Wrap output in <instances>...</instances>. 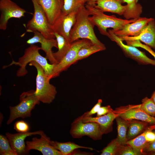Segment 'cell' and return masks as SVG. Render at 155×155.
<instances>
[{"instance_id": "3957f363", "label": "cell", "mask_w": 155, "mask_h": 155, "mask_svg": "<svg viewBox=\"0 0 155 155\" xmlns=\"http://www.w3.org/2000/svg\"><path fill=\"white\" fill-rule=\"evenodd\" d=\"M90 15L89 19L92 24L96 26L100 33L108 37L107 31L108 28H112L114 31L122 28L125 25L135 21L137 19H123L117 18L115 16L105 14L100 9L94 7L86 4L85 6Z\"/></svg>"}, {"instance_id": "7a4b0ae2", "label": "cell", "mask_w": 155, "mask_h": 155, "mask_svg": "<svg viewBox=\"0 0 155 155\" xmlns=\"http://www.w3.org/2000/svg\"><path fill=\"white\" fill-rule=\"evenodd\" d=\"M40 50H41V47L31 44L25 50L24 55L20 58L18 62L13 61L8 65L3 66V68L5 69L13 65H18L20 68L17 72L16 75L18 77L23 76L28 73L26 69L28 64L32 61H35L42 67L45 74L51 80L56 64H49L46 57L39 53V51Z\"/></svg>"}, {"instance_id": "277c9868", "label": "cell", "mask_w": 155, "mask_h": 155, "mask_svg": "<svg viewBox=\"0 0 155 155\" xmlns=\"http://www.w3.org/2000/svg\"><path fill=\"white\" fill-rule=\"evenodd\" d=\"M29 65L34 66L37 70L36 95L40 102L50 104L55 99L57 94L56 87L50 83V79L45 74L42 67L37 62L32 61L29 63Z\"/></svg>"}, {"instance_id": "d6a6232c", "label": "cell", "mask_w": 155, "mask_h": 155, "mask_svg": "<svg viewBox=\"0 0 155 155\" xmlns=\"http://www.w3.org/2000/svg\"><path fill=\"white\" fill-rule=\"evenodd\" d=\"M13 129L18 132H26L29 131L30 127L26 122L20 120L15 123Z\"/></svg>"}, {"instance_id": "4316f807", "label": "cell", "mask_w": 155, "mask_h": 155, "mask_svg": "<svg viewBox=\"0 0 155 155\" xmlns=\"http://www.w3.org/2000/svg\"><path fill=\"white\" fill-rule=\"evenodd\" d=\"M103 50H104L102 48L92 43L84 46L79 51L74 62V63L95 53Z\"/></svg>"}, {"instance_id": "d590c367", "label": "cell", "mask_w": 155, "mask_h": 155, "mask_svg": "<svg viewBox=\"0 0 155 155\" xmlns=\"http://www.w3.org/2000/svg\"><path fill=\"white\" fill-rule=\"evenodd\" d=\"M102 100L101 99L98 100L97 103L89 111H87L84 114L85 116L90 117L92 115L96 113L101 107Z\"/></svg>"}, {"instance_id": "74e56055", "label": "cell", "mask_w": 155, "mask_h": 155, "mask_svg": "<svg viewBox=\"0 0 155 155\" xmlns=\"http://www.w3.org/2000/svg\"><path fill=\"white\" fill-rule=\"evenodd\" d=\"M144 149L148 152H155V140L148 143Z\"/></svg>"}, {"instance_id": "ac0fdd59", "label": "cell", "mask_w": 155, "mask_h": 155, "mask_svg": "<svg viewBox=\"0 0 155 155\" xmlns=\"http://www.w3.org/2000/svg\"><path fill=\"white\" fill-rule=\"evenodd\" d=\"M119 38L122 41L139 40L155 50V21L154 19L148 23L138 36H125Z\"/></svg>"}, {"instance_id": "1f68e13d", "label": "cell", "mask_w": 155, "mask_h": 155, "mask_svg": "<svg viewBox=\"0 0 155 155\" xmlns=\"http://www.w3.org/2000/svg\"><path fill=\"white\" fill-rule=\"evenodd\" d=\"M127 45L135 47H140L146 50L150 53L155 59V52L148 46L142 43L139 40H126Z\"/></svg>"}, {"instance_id": "f546056e", "label": "cell", "mask_w": 155, "mask_h": 155, "mask_svg": "<svg viewBox=\"0 0 155 155\" xmlns=\"http://www.w3.org/2000/svg\"><path fill=\"white\" fill-rule=\"evenodd\" d=\"M0 154L17 155L13 150L6 136L2 134L0 135Z\"/></svg>"}, {"instance_id": "8fae6325", "label": "cell", "mask_w": 155, "mask_h": 155, "mask_svg": "<svg viewBox=\"0 0 155 155\" xmlns=\"http://www.w3.org/2000/svg\"><path fill=\"white\" fill-rule=\"evenodd\" d=\"M140 104L129 105L117 108L115 110L119 116L126 120L137 119L148 124H155V117L150 116L141 110Z\"/></svg>"}, {"instance_id": "4fadbf2b", "label": "cell", "mask_w": 155, "mask_h": 155, "mask_svg": "<svg viewBox=\"0 0 155 155\" xmlns=\"http://www.w3.org/2000/svg\"><path fill=\"white\" fill-rule=\"evenodd\" d=\"M76 13L77 11L65 15L62 12L52 25L54 32L63 36L70 43V32L75 22Z\"/></svg>"}, {"instance_id": "52a82bcc", "label": "cell", "mask_w": 155, "mask_h": 155, "mask_svg": "<svg viewBox=\"0 0 155 155\" xmlns=\"http://www.w3.org/2000/svg\"><path fill=\"white\" fill-rule=\"evenodd\" d=\"M83 115L75 119L71 125L70 133L73 138L87 136L94 140L101 139L103 135L99 125L95 122L84 123Z\"/></svg>"}, {"instance_id": "4dcf8cb0", "label": "cell", "mask_w": 155, "mask_h": 155, "mask_svg": "<svg viewBox=\"0 0 155 155\" xmlns=\"http://www.w3.org/2000/svg\"><path fill=\"white\" fill-rule=\"evenodd\" d=\"M140 108L149 115L155 117V103L151 98L146 97L143 98Z\"/></svg>"}, {"instance_id": "7c38bea8", "label": "cell", "mask_w": 155, "mask_h": 155, "mask_svg": "<svg viewBox=\"0 0 155 155\" xmlns=\"http://www.w3.org/2000/svg\"><path fill=\"white\" fill-rule=\"evenodd\" d=\"M40 137H33L31 141L26 142V150L29 153L31 150H35L40 152L43 155H62L51 144V140L44 133L40 135Z\"/></svg>"}, {"instance_id": "ab89813d", "label": "cell", "mask_w": 155, "mask_h": 155, "mask_svg": "<svg viewBox=\"0 0 155 155\" xmlns=\"http://www.w3.org/2000/svg\"><path fill=\"white\" fill-rule=\"evenodd\" d=\"M96 0H89L87 2V4L95 7L96 5Z\"/></svg>"}, {"instance_id": "484cf974", "label": "cell", "mask_w": 155, "mask_h": 155, "mask_svg": "<svg viewBox=\"0 0 155 155\" xmlns=\"http://www.w3.org/2000/svg\"><path fill=\"white\" fill-rule=\"evenodd\" d=\"M148 143L146 139L144 131L136 137L128 140L126 144L131 146L137 154L139 155L142 153Z\"/></svg>"}, {"instance_id": "5b68a950", "label": "cell", "mask_w": 155, "mask_h": 155, "mask_svg": "<svg viewBox=\"0 0 155 155\" xmlns=\"http://www.w3.org/2000/svg\"><path fill=\"white\" fill-rule=\"evenodd\" d=\"M19 103L14 106H9L10 115L7 124L9 125L18 118L29 117L36 105L40 102L35 94V90H31L23 92L20 96Z\"/></svg>"}, {"instance_id": "9a60e30c", "label": "cell", "mask_w": 155, "mask_h": 155, "mask_svg": "<svg viewBox=\"0 0 155 155\" xmlns=\"http://www.w3.org/2000/svg\"><path fill=\"white\" fill-rule=\"evenodd\" d=\"M33 36L28 40L26 41L28 44H33L35 43H39L41 44V50L45 53L46 57L51 64H57V62L54 58L52 51L53 47L58 49L57 42L56 39H47L45 38L39 32L35 31Z\"/></svg>"}, {"instance_id": "d6986e66", "label": "cell", "mask_w": 155, "mask_h": 155, "mask_svg": "<svg viewBox=\"0 0 155 155\" xmlns=\"http://www.w3.org/2000/svg\"><path fill=\"white\" fill-rule=\"evenodd\" d=\"M83 115L84 122H95L98 123L103 134L108 133L112 131L114 120L118 116L115 110H113L107 114L99 117H92L85 116Z\"/></svg>"}, {"instance_id": "7402d4cb", "label": "cell", "mask_w": 155, "mask_h": 155, "mask_svg": "<svg viewBox=\"0 0 155 155\" xmlns=\"http://www.w3.org/2000/svg\"><path fill=\"white\" fill-rule=\"evenodd\" d=\"M51 144L62 154V155H70L74 150L79 148H84L93 150L92 148L79 145L71 142H59L51 140Z\"/></svg>"}, {"instance_id": "d4e9b609", "label": "cell", "mask_w": 155, "mask_h": 155, "mask_svg": "<svg viewBox=\"0 0 155 155\" xmlns=\"http://www.w3.org/2000/svg\"><path fill=\"white\" fill-rule=\"evenodd\" d=\"M148 123L145 122L130 120L127 137L128 141L137 136L145 129Z\"/></svg>"}, {"instance_id": "44dd1931", "label": "cell", "mask_w": 155, "mask_h": 155, "mask_svg": "<svg viewBox=\"0 0 155 155\" xmlns=\"http://www.w3.org/2000/svg\"><path fill=\"white\" fill-rule=\"evenodd\" d=\"M138 0H123L127 3V8L123 15L127 20L137 19L142 12V6L137 3Z\"/></svg>"}, {"instance_id": "5bb4252c", "label": "cell", "mask_w": 155, "mask_h": 155, "mask_svg": "<svg viewBox=\"0 0 155 155\" xmlns=\"http://www.w3.org/2000/svg\"><path fill=\"white\" fill-rule=\"evenodd\" d=\"M44 133L43 131H38L34 132H18L12 134L9 132L5 133L11 146L17 155H25L29 153L27 151L25 142L26 137L33 135H41Z\"/></svg>"}, {"instance_id": "f35d334b", "label": "cell", "mask_w": 155, "mask_h": 155, "mask_svg": "<svg viewBox=\"0 0 155 155\" xmlns=\"http://www.w3.org/2000/svg\"><path fill=\"white\" fill-rule=\"evenodd\" d=\"M94 154L90 152H82L80 150H78L76 149L74 150L72 152L71 154L70 155H93Z\"/></svg>"}, {"instance_id": "8992f818", "label": "cell", "mask_w": 155, "mask_h": 155, "mask_svg": "<svg viewBox=\"0 0 155 155\" xmlns=\"http://www.w3.org/2000/svg\"><path fill=\"white\" fill-rule=\"evenodd\" d=\"M34 8V13L32 18L27 23V31H38L46 38L55 39V36L52 25L49 22L45 14L37 0H32Z\"/></svg>"}, {"instance_id": "e575fe53", "label": "cell", "mask_w": 155, "mask_h": 155, "mask_svg": "<svg viewBox=\"0 0 155 155\" xmlns=\"http://www.w3.org/2000/svg\"><path fill=\"white\" fill-rule=\"evenodd\" d=\"M155 126H152L144 131L146 139L148 143L152 142L155 140V132L152 131L153 129H155Z\"/></svg>"}, {"instance_id": "836d02e7", "label": "cell", "mask_w": 155, "mask_h": 155, "mask_svg": "<svg viewBox=\"0 0 155 155\" xmlns=\"http://www.w3.org/2000/svg\"><path fill=\"white\" fill-rule=\"evenodd\" d=\"M117 155H136L137 154L131 146L126 144L122 145Z\"/></svg>"}, {"instance_id": "83f0119b", "label": "cell", "mask_w": 155, "mask_h": 155, "mask_svg": "<svg viewBox=\"0 0 155 155\" xmlns=\"http://www.w3.org/2000/svg\"><path fill=\"white\" fill-rule=\"evenodd\" d=\"M62 13L67 15L76 11L82 6L84 5L86 2L84 0H63Z\"/></svg>"}, {"instance_id": "b9f144b4", "label": "cell", "mask_w": 155, "mask_h": 155, "mask_svg": "<svg viewBox=\"0 0 155 155\" xmlns=\"http://www.w3.org/2000/svg\"><path fill=\"white\" fill-rule=\"evenodd\" d=\"M84 0L85 1L87 2L89 1V0Z\"/></svg>"}, {"instance_id": "60d3db41", "label": "cell", "mask_w": 155, "mask_h": 155, "mask_svg": "<svg viewBox=\"0 0 155 155\" xmlns=\"http://www.w3.org/2000/svg\"><path fill=\"white\" fill-rule=\"evenodd\" d=\"M151 98L155 103V91L152 94Z\"/></svg>"}, {"instance_id": "e0dca14e", "label": "cell", "mask_w": 155, "mask_h": 155, "mask_svg": "<svg viewBox=\"0 0 155 155\" xmlns=\"http://www.w3.org/2000/svg\"><path fill=\"white\" fill-rule=\"evenodd\" d=\"M50 24L53 25L62 13L63 0H37Z\"/></svg>"}, {"instance_id": "cb8c5ba5", "label": "cell", "mask_w": 155, "mask_h": 155, "mask_svg": "<svg viewBox=\"0 0 155 155\" xmlns=\"http://www.w3.org/2000/svg\"><path fill=\"white\" fill-rule=\"evenodd\" d=\"M115 119L117 126V138L121 145H125L128 141L127 132L130 120L124 119L119 116L116 118Z\"/></svg>"}, {"instance_id": "30bf717a", "label": "cell", "mask_w": 155, "mask_h": 155, "mask_svg": "<svg viewBox=\"0 0 155 155\" xmlns=\"http://www.w3.org/2000/svg\"><path fill=\"white\" fill-rule=\"evenodd\" d=\"M108 37L115 42L127 56L135 60L140 64H151L155 66V60L148 58L145 53L137 49L135 47L126 45L114 33L112 30H109Z\"/></svg>"}, {"instance_id": "603a6c76", "label": "cell", "mask_w": 155, "mask_h": 155, "mask_svg": "<svg viewBox=\"0 0 155 155\" xmlns=\"http://www.w3.org/2000/svg\"><path fill=\"white\" fill-rule=\"evenodd\" d=\"M54 34L57 40L58 51L53 53V57L58 63L60 62L64 57L69 49L71 43L68 42L63 36L54 32Z\"/></svg>"}, {"instance_id": "8d00e7d4", "label": "cell", "mask_w": 155, "mask_h": 155, "mask_svg": "<svg viewBox=\"0 0 155 155\" xmlns=\"http://www.w3.org/2000/svg\"><path fill=\"white\" fill-rule=\"evenodd\" d=\"M113 110L110 105L101 107L96 113V117H99L104 115Z\"/></svg>"}, {"instance_id": "6da1fadb", "label": "cell", "mask_w": 155, "mask_h": 155, "mask_svg": "<svg viewBox=\"0 0 155 155\" xmlns=\"http://www.w3.org/2000/svg\"><path fill=\"white\" fill-rule=\"evenodd\" d=\"M90 15L85 5L77 11L75 22L70 32V42L72 43L80 38L86 39L104 50L106 49L105 45L98 39L95 34L94 26L89 19Z\"/></svg>"}, {"instance_id": "2e32d148", "label": "cell", "mask_w": 155, "mask_h": 155, "mask_svg": "<svg viewBox=\"0 0 155 155\" xmlns=\"http://www.w3.org/2000/svg\"><path fill=\"white\" fill-rule=\"evenodd\" d=\"M153 19L140 17L135 21L125 25L120 29L115 31L112 30L119 38L136 36L141 33L148 23Z\"/></svg>"}, {"instance_id": "9c48e42d", "label": "cell", "mask_w": 155, "mask_h": 155, "mask_svg": "<svg viewBox=\"0 0 155 155\" xmlns=\"http://www.w3.org/2000/svg\"><path fill=\"white\" fill-rule=\"evenodd\" d=\"M0 29L5 30L9 19L12 18H20L27 12L11 0L0 1Z\"/></svg>"}, {"instance_id": "ba28073f", "label": "cell", "mask_w": 155, "mask_h": 155, "mask_svg": "<svg viewBox=\"0 0 155 155\" xmlns=\"http://www.w3.org/2000/svg\"><path fill=\"white\" fill-rule=\"evenodd\" d=\"M91 43L90 40L86 39H78L71 43L69 49L63 59L58 63L55 64L51 79L58 76L61 73L74 64L80 49L83 46Z\"/></svg>"}, {"instance_id": "f1b7e54d", "label": "cell", "mask_w": 155, "mask_h": 155, "mask_svg": "<svg viewBox=\"0 0 155 155\" xmlns=\"http://www.w3.org/2000/svg\"><path fill=\"white\" fill-rule=\"evenodd\" d=\"M122 145L117 138L112 140L102 151L101 155H117Z\"/></svg>"}, {"instance_id": "ffe728a7", "label": "cell", "mask_w": 155, "mask_h": 155, "mask_svg": "<svg viewBox=\"0 0 155 155\" xmlns=\"http://www.w3.org/2000/svg\"><path fill=\"white\" fill-rule=\"evenodd\" d=\"M123 0H96L95 7L103 12H108L122 15L127 5H122Z\"/></svg>"}]
</instances>
